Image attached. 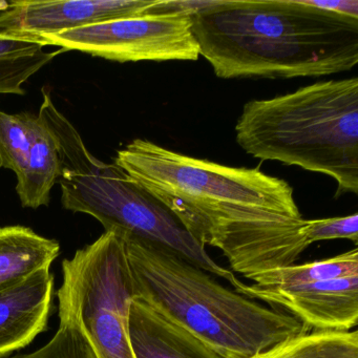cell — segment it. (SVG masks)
<instances>
[{"instance_id": "obj_22", "label": "cell", "mask_w": 358, "mask_h": 358, "mask_svg": "<svg viewBox=\"0 0 358 358\" xmlns=\"http://www.w3.org/2000/svg\"><path fill=\"white\" fill-rule=\"evenodd\" d=\"M8 6H9V3L5 0H0V12L6 11L8 9Z\"/></svg>"}, {"instance_id": "obj_4", "label": "cell", "mask_w": 358, "mask_h": 358, "mask_svg": "<svg viewBox=\"0 0 358 358\" xmlns=\"http://www.w3.org/2000/svg\"><path fill=\"white\" fill-rule=\"evenodd\" d=\"M236 135L255 158L332 178L335 198L358 194L357 77L251 100L238 117Z\"/></svg>"}, {"instance_id": "obj_1", "label": "cell", "mask_w": 358, "mask_h": 358, "mask_svg": "<svg viewBox=\"0 0 358 358\" xmlns=\"http://www.w3.org/2000/svg\"><path fill=\"white\" fill-rule=\"evenodd\" d=\"M114 163L248 280L294 265L311 245L292 186L257 167L227 166L145 139L118 150Z\"/></svg>"}, {"instance_id": "obj_3", "label": "cell", "mask_w": 358, "mask_h": 358, "mask_svg": "<svg viewBox=\"0 0 358 358\" xmlns=\"http://www.w3.org/2000/svg\"><path fill=\"white\" fill-rule=\"evenodd\" d=\"M124 242L135 297L196 335L226 358H252L310 331L294 316L265 307L181 257Z\"/></svg>"}, {"instance_id": "obj_8", "label": "cell", "mask_w": 358, "mask_h": 358, "mask_svg": "<svg viewBox=\"0 0 358 358\" xmlns=\"http://www.w3.org/2000/svg\"><path fill=\"white\" fill-rule=\"evenodd\" d=\"M236 291L294 316L310 331H352L358 324V274L288 287L243 282Z\"/></svg>"}, {"instance_id": "obj_16", "label": "cell", "mask_w": 358, "mask_h": 358, "mask_svg": "<svg viewBox=\"0 0 358 358\" xmlns=\"http://www.w3.org/2000/svg\"><path fill=\"white\" fill-rule=\"evenodd\" d=\"M35 115H10L0 110V169H10L17 176L26 165Z\"/></svg>"}, {"instance_id": "obj_20", "label": "cell", "mask_w": 358, "mask_h": 358, "mask_svg": "<svg viewBox=\"0 0 358 358\" xmlns=\"http://www.w3.org/2000/svg\"><path fill=\"white\" fill-rule=\"evenodd\" d=\"M49 47L43 36L0 32V59L32 56Z\"/></svg>"}, {"instance_id": "obj_15", "label": "cell", "mask_w": 358, "mask_h": 358, "mask_svg": "<svg viewBox=\"0 0 358 358\" xmlns=\"http://www.w3.org/2000/svg\"><path fill=\"white\" fill-rule=\"evenodd\" d=\"M358 274V250L341 253L330 259L301 265H290L265 272L253 280L265 287H288L326 282Z\"/></svg>"}, {"instance_id": "obj_13", "label": "cell", "mask_w": 358, "mask_h": 358, "mask_svg": "<svg viewBox=\"0 0 358 358\" xmlns=\"http://www.w3.org/2000/svg\"><path fill=\"white\" fill-rule=\"evenodd\" d=\"M62 173L57 144L39 115L32 124V143L26 165L18 173L16 192L22 207L37 209L48 206L52 188Z\"/></svg>"}, {"instance_id": "obj_10", "label": "cell", "mask_w": 358, "mask_h": 358, "mask_svg": "<svg viewBox=\"0 0 358 358\" xmlns=\"http://www.w3.org/2000/svg\"><path fill=\"white\" fill-rule=\"evenodd\" d=\"M53 299L51 268L0 292V358L24 349L47 330Z\"/></svg>"}, {"instance_id": "obj_2", "label": "cell", "mask_w": 358, "mask_h": 358, "mask_svg": "<svg viewBox=\"0 0 358 358\" xmlns=\"http://www.w3.org/2000/svg\"><path fill=\"white\" fill-rule=\"evenodd\" d=\"M190 18L219 78L324 77L358 64V18L301 0H209Z\"/></svg>"}, {"instance_id": "obj_18", "label": "cell", "mask_w": 358, "mask_h": 358, "mask_svg": "<svg viewBox=\"0 0 358 358\" xmlns=\"http://www.w3.org/2000/svg\"><path fill=\"white\" fill-rule=\"evenodd\" d=\"M66 52H43L15 59H0V94L26 95L22 85L38 71L49 64L56 56Z\"/></svg>"}, {"instance_id": "obj_6", "label": "cell", "mask_w": 358, "mask_h": 358, "mask_svg": "<svg viewBox=\"0 0 358 358\" xmlns=\"http://www.w3.org/2000/svg\"><path fill=\"white\" fill-rule=\"evenodd\" d=\"M58 308L78 322L98 358H136L129 333L135 297L124 242L106 231L62 262Z\"/></svg>"}, {"instance_id": "obj_7", "label": "cell", "mask_w": 358, "mask_h": 358, "mask_svg": "<svg viewBox=\"0 0 358 358\" xmlns=\"http://www.w3.org/2000/svg\"><path fill=\"white\" fill-rule=\"evenodd\" d=\"M49 45L117 62H196L190 15L145 14L43 36Z\"/></svg>"}, {"instance_id": "obj_5", "label": "cell", "mask_w": 358, "mask_h": 358, "mask_svg": "<svg viewBox=\"0 0 358 358\" xmlns=\"http://www.w3.org/2000/svg\"><path fill=\"white\" fill-rule=\"evenodd\" d=\"M57 144L62 173V206L95 217L106 231L123 241L162 249L200 269L229 282L234 290L243 284L234 272L215 263L179 220L158 200L138 186L115 163L96 158L74 125L43 91L38 113Z\"/></svg>"}, {"instance_id": "obj_9", "label": "cell", "mask_w": 358, "mask_h": 358, "mask_svg": "<svg viewBox=\"0 0 358 358\" xmlns=\"http://www.w3.org/2000/svg\"><path fill=\"white\" fill-rule=\"evenodd\" d=\"M158 0H60L11 1L0 12V32L57 34L112 20L145 15Z\"/></svg>"}, {"instance_id": "obj_21", "label": "cell", "mask_w": 358, "mask_h": 358, "mask_svg": "<svg viewBox=\"0 0 358 358\" xmlns=\"http://www.w3.org/2000/svg\"><path fill=\"white\" fill-rule=\"evenodd\" d=\"M301 3L329 13L358 18V0H301Z\"/></svg>"}, {"instance_id": "obj_11", "label": "cell", "mask_w": 358, "mask_h": 358, "mask_svg": "<svg viewBox=\"0 0 358 358\" xmlns=\"http://www.w3.org/2000/svg\"><path fill=\"white\" fill-rule=\"evenodd\" d=\"M129 333L136 358H226L137 297L129 303Z\"/></svg>"}, {"instance_id": "obj_19", "label": "cell", "mask_w": 358, "mask_h": 358, "mask_svg": "<svg viewBox=\"0 0 358 358\" xmlns=\"http://www.w3.org/2000/svg\"><path fill=\"white\" fill-rule=\"evenodd\" d=\"M306 236L310 244L336 238H345L357 244L358 215L353 213L345 217L307 220Z\"/></svg>"}, {"instance_id": "obj_14", "label": "cell", "mask_w": 358, "mask_h": 358, "mask_svg": "<svg viewBox=\"0 0 358 358\" xmlns=\"http://www.w3.org/2000/svg\"><path fill=\"white\" fill-rule=\"evenodd\" d=\"M252 358H358V332L308 331L288 337Z\"/></svg>"}, {"instance_id": "obj_12", "label": "cell", "mask_w": 358, "mask_h": 358, "mask_svg": "<svg viewBox=\"0 0 358 358\" xmlns=\"http://www.w3.org/2000/svg\"><path fill=\"white\" fill-rule=\"evenodd\" d=\"M60 244L22 225L0 228V292L20 284L52 264Z\"/></svg>"}, {"instance_id": "obj_17", "label": "cell", "mask_w": 358, "mask_h": 358, "mask_svg": "<svg viewBox=\"0 0 358 358\" xmlns=\"http://www.w3.org/2000/svg\"><path fill=\"white\" fill-rule=\"evenodd\" d=\"M59 327L47 345L13 358H98L87 335L74 317L58 308Z\"/></svg>"}]
</instances>
